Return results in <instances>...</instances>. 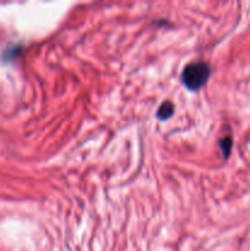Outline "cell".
Returning a JSON list of instances; mask_svg holds the SVG:
<instances>
[{"instance_id":"obj_2","label":"cell","mask_w":250,"mask_h":251,"mask_svg":"<svg viewBox=\"0 0 250 251\" xmlns=\"http://www.w3.org/2000/svg\"><path fill=\"white\" fill-rule=\"evenodd\" d=\"M173 113H174V105L172 104L171 102H164L163 104L159 107L158 112H157V117H158L159 119L164 120L171 118L172 115H173Z\"/></svg>"},{"instance_id":"obj_3","label":"cell","mask_w":250,"mask_h":251,"mask_svg":"<svg viewBox=\"0 0 250 251\" xmlns=\"http://www.w3.org/2000/svg\"><path fill=\"white\" fill-rule=\"evenodd\" d=\"M232 145H233V141H232V139H230L229 136L225 137V139H222V140H221V141H220L221 150H222L223 154H225V157L229 156L230 150H232Z\"/></svg>"},{"instance_id":"obj_1","label":"cell","mask_w":250,"mask_h":251,"mask_svg":"<svg viewBox=\"0 0 250 251\" xmlns=\"http://www.w3.org/2000/svg\"><path fill=\"white\" fill-rule=\"evenodd\" d=\"M210 76V66L203 61H196L185 66L183 71V82L189 90H199L202 87Z\"/></svg>"}]
</instances>
